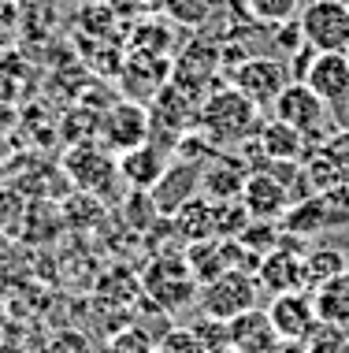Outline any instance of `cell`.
<instances>
[{
	"mask_svg": "<svg viewBox=\"0 0 349 353\" xmlns=\"http://www.w3.org/2000/svg\"><path fill=\"white\" fill-rule=\"evenodd\" d=\"M301 261H305V253H297L294 234L290 238L279 234V250H271L268 256H264L253 275H257L260 290H268L271 298L294 294V290H305V283H301Z\"/></svg>",
	"mask_w": 349,
	"mask_h": 353,
	"instance_id": "cell-8",
	"label": "cell"
},
{
	"mask_svg": "<svg viewBox=\"0 0 349 353\" xmlns=\"http://www.w3.org/2000/svg\"><path fill=\"white\" fill-rule=\"evenodd\" d=\"M63 168H67L71 183L78 186L82 194H93V197L108 194L112 183L119 179V164L108 157L105 149L89 145V141L74 145V149L67 152V157H63Z\"/></svg>",
	"mask_w": 349,
	"mask_h": 353,
	"instance_id": "cell-7",
	"label": "cell"
},
{
	"mask_svg": "<svg viewBox=\"0 0 349 353\" xmlns=\"http://www.w3.org/2000/svg\"><path fill=\"white\" fill-rule=\"evenodd\" d=\"M342 272H349V268H346V256L338 250H316V253H305V261H301V283H305L308 294L319 290L324 283H331Z\"/></svg>",
	"mask_w": 349,
	"mask_h": 353,
	"instance_id": "cell-20",
	"label": "cell"
},
{
	"mask_svg": "<svg viewBox=\"0 0 349 353\" xmlns=\"http://www.w3.org/2000/svg\"><path fill=\"white\" fill-rule=\"evenodd\" d=\"M346 4H349V0H346Z\"/></svg>",
	"mask_w": 349,
	"mask_h": 353,
	"instance_id": "cell-30",
	"label": "cell"
},
{
	"mask_svg": "<svg viewBox=\"0 0 349 353\" xmlns=\"http://www.w3.org/2000/svg\"><path fill=\"white\" fill-rule=\"evenodd\" d=\"M153 346H156V339L145 327H138V323H123L116 335L108 339V353H153Z\"/></svg>",
	"mask_w": 349,
	"mask_h": 353,
	"instance_id": "cell-23",
	"label": "cell"
},
{
	"mask_svg": "<svg viewBox=\"0 0 349 353\" xmlns=\"http://www.w3.org/2000/svg\"><path fill=\"white\" fill-rule=\"evenodd\" d=\"M45 353H93V342L86 331H78V327H63L60 335H52L49 339V350Z\"/></svg>",
	"mask_w": 349,
	"mask_h": 353,
	"instance_id": "cell-26",
	"label": "cell"
},
{
	"mask_svg": "<svg viewBox=\"0 0 349 353\" xmlns=\"http://www.w3.org/2000/svg\"><path fill=\"white\" fill-rule=\"evenodd\" d=\"M257 112L260 108L249 97H242L234 85H227V90H215L204 97L193 123H197V134L220 152V149H231V145H238V141H245L253 130H260Z\"/></svg>",
	"mask_w": 349,
	"mask_h": 353,
	"instance_id": "cell-1",
	"label": "cell"
},
{
	"mask_svg": "<svg viewBox=\"0 0 349 353\" xmlns=\"http://www.w3.org/2000/svg\"><path fill=\"white\" fill-rule=\"evenodd\" d=\"M153 353H209L190 327H171L164 339H156Z\"/></svg>",
	"mask_w": 349,
	"mask_h": 353,
	"instance_id": "cell-25",
	"label": "cell"
},
{
	"mask_svg": "<svg viewBox=\"0 0 349 353\" xmlns=\"http://www.w3.org/2000/svg\"><path fill=\"white\" fill-rule=\"evenodd\" d=\"M227 346L238 353H271L279 346V335L268 320V309H249L242 316L227 320Z\"/></svg>",
	"mask_w": 349,
	"mask_h": 353,
	"instance_id": "cell-16",
	"label": "cell"
},
{
	"mask_svg": "<svg viewBox=\"0 0 349 353\" xmlns=\"http://www.w3.org/2000/svg\"><path fill=\"white\" fill-rule=\"evenodd\" d=\"M257 145L264 152V160H286V164H297L301 152H305V134L294 130L290 123H282V119L271 116L257 130Z\"/></svg>",
	"mask_w": 349,
	"mask_h": 353,
	"instance_id": "cell-18",
	"label": "cell"
},
{
	"mask_svg": "<svg viewBox=\"0 0 349 353\" xmlns=\"http://www.w3.org/2000/svg\"><path fill=\"white\" fill-rule=\"evenodd\" d=\"M319 323H335V327H349V272L335 275L331 283H324L313 290Z\"/></svg>",
	"mask_w": 349,
	"mask_h": 353,
	"instance_id": "cell-19",
	"label": "cell"
},
{
	"mask_svg": "<svg viewBox=\"0 0 349 353\" xmlns=\"http://www.w3.org/2000/svg\"><path fill=\"white\" fill-rule=\"evenodd\" d=\"M297 26L308 49L349 52V4L346 0H308L297 12Z\"/></svg>",
	"mask_w": 349,
	"mask_h": 353,
	"instance_id": "cell-4",
	"label": "cell"
},
{
	"mask_svg": "<svg viewBox=\"0 0 349 353\" xmlns=\"http://www.w3.org/2000/svg\"><path fill=\"white\" fill-rule=\"evenodd\" d=\"M201 194V164H190V160H171V164L164 168V175H160V183L149 190V197H153L156 212L160 216H175L178 208H182L190 197Z\"/></svg>",
	"mask_w": 349,
	"mask_h": 353,
	"instance_id": "cell-10",
	"label": "cell"
},
{
	"mask_svg": "<svg viewBox=\"0 0 349 353\" xmlns=\"http://www.w3.org/2000/svg\"><path fill=\"white\" fill-rule=\"evenodd\" d=\"M268 320H271V327H275V335L286 339V342H308L319 327H324V323H319V312H316V301L308 290H294V294L271 298Z\"/></svg>",
	"mask_w": 349,
	"mask_h": 353,
	"instance_id": "cell-6",
	"label": "cell"
},
{
	"mask_svg": "<svg viewBox=\"0 0 349 353\" xmlns=\"http://www.w3.org/2000/svg\"><path fill=\"white\" fill-rule=\"evenodd\" d=\"M197 279L186 268V256L175 253H160L153 256L145 272H141V298L153 301L164 316H178L182 309L197 305Z\"/></svg>",
	"mask_w": 349,
	"mask_h": 353,
	"instance_id": "cell-2",
	"label": "cell"
},
{
	"mask_svg": "<svg viewBox=\"0 0 349 353\" xmlns=\"http://www.w3.org/2000/svg\"><path fill=\"white\" fill-rule=\"evenodd\" d=\"M301 82H305L327 108L349 104V52H316L313 68L305 71Z\"/></svg>",
	"mask_w": 349,
	"mask_h": 353,
	"instance_id": "cell-11",
	"label": "cell"
},
{
	"mask_svg": "<svg viewBox=\"0 0 349 353\" xmlns=\"http://www.w3.org/2000/svg\"><path fill=\"white\" fill-rule=\"evenodd\" d=\"M101 138H105L108 149H116L119 157L149 141V112L141 108L138 101H119L112 104L101 119Z\"/></svg>",
	"mask_w": 349,
	"mask_h": 353,
	"instance_id": "cell-9",
	"label": "cell"
},
{
	"mask_svg": "<svg viewBox=\"0 0 349 353\" xmlns=\"http://www.w3.org/2000/svg\"><path fill=\"white\" fill-rule=\"evenodd\" d=\"M238 201L245 205L249 219H260V223H279V219L294 208L286 186H282L279 179H271L268 171H249V179H245Z\"/></svg>",
	"mask_w": 349,
	"mask_h": 353,
	"instance_id": "cell-12",
	"label": "cell"
},
{
	"mask_svg": "<svg viewBox=\"0 0 349 353\" xmlns=\"http://www.w3.org/2000/svg\"><path fill=\"white\" fill-rule=\"evenodd\" d=\"M257 294H260L257 275L245 268H231L197 290V305H201V316L227 323L234 316H242V312L257 309Z\"/></svg>",
	"mask_w": 349,
	"mask_h": 353,
	"instance_id": "cell-3",
	"label": "cell"
},
{
	"mask_svg": "<svg viewBox=\"0 0 349 353\" xmlns=\"http://www.w3.org/2000/svg\"><path fill=\"white\" fill-rule=\"evenodd\" d=\"M164 4L178 23H201L209 15V0H164Z\"/></svg>",
	"mask_w": 349,
	"mask_h": 353,
	"instance_id": "cell-27",
	"label": "cell"
},
{
	"mask_svg": "<svg viewBox=\"0 0 349 353\" xmlns=\"http://www.w3.org/2000/svg\"><path fill=\"white\" fill-rule=\"evenodd\" d=\"M271 353H308V350H305V342H286V339H279V346L271 350Z\"/></svg>",
	"mask_w": 349,
	"mask_h": 353,
	"instance_id": "cell-28",
	"label": "cell"
},
{
	"mask_svg": "<svg viewBox=\"0 0 349 353\" xmlns=\"http://www.w3.org/2000/svg\"><path fill=\"white\" fill-rule=\"evenodd\" d=\"M245 179H249L245 160L227 157V152H212L201 164V194L209 201H238Z\"/></svg>",
	"mask_w": 349,
	"mask_h": 353,
	"instance_id": "cell-14",
	"label": "cell"
},
{
	"mask_svg": "<svg viewBox=\"0 0 349 353\" xmlns=\"http://www.w3.org/2000/svg\"><path fill=\"white\" fill-rule=\"evenodd\" d=\"M167 223H171L175 238L182 245H193V242H209L215 238V212H212V201L204 194L190 197L182 208H178L175 216H167Z\"/></svg>",
	"mask_w": 349,
	"mask_h": 353,
	"instance_id": "cell-17",
	"label": "cell"
},
{
	"mask_svg": "<svg viewBox=\"0 0 349 353\" xmlns=\"http://www.w3.org/2000/svg\"><path fill=\"white\" fill-rule=\"evenodd\" d=\"M245 12H249L257 23L264 26H282V23H294L301 12V0H242Z\"/></svg>",
	"mask_w": 349,
	"mask_h": 353,
	"instance_id": "cell-21",
	"label": "cell"
},
{
	"mask_svg": "<svg viewBox=\"0 0 349 353\" xmlns=\"http://www.w3.org/2000/svg\"><path fill=\"white\" fill-rule=\"evenodd\" d=\"M209 353H238L234 346H220V350H209Z\"/></svg>",
	"mask_w": 349,
	"mask_h": 353,
	"instance_id": "cell-29",
	"label": "cell"
},
{
	"mask_svg": "<svg viewBox=\"0 0 349 353\" xmlns=\"http://www.w3.org/2000/svg\"><path fill=\"white\" fill-rule=\"evenodd\" d=\"M271 116L282 119V123H290V127L301 130V134H308V130H316L319 123H324L327 104L319 101L305 82H290L286 90L275 97V104H271Z\"/></svg>",
	"mask_w": 349,
	"mask_h": 353,
	"instance_id": "cell-13",
	"label": "cell"
},
{
	"mask_svg": "<svg viewBox=\"0 0 349 353\" xmlns=\"http://www.w3.org/2000/svg\"><path fill=\"white\" fill-rule=\"evenodd\" d=\"M116 164H119V179H123L130 190H145V194H149V190L160 183V175H164V168L171 164V160H167V149H164V145L145 141V145L123 152Z\"/></svg>",
	"mask_w": 349,
	"mask_h": 353,
	"instance_id": "cell-15",
	"label": "cell"
},
{
	"mask_svg": "<svg viewBox=\"0 0 349 353\" xmlns=\"http://www.w3.org/2000/svg\"><path fill=\"white\" fill-rule=\"evenodd\" d=\"M308 353H349V327H335V323H324L313 339L305 342Z\"/></svg>",
	"mask_w": 349,
	"mask_h": 353,
	"instance_id": "cell-24",
	"label": "cell"
},
{
	"mask_svg": "<svg viewBox=\"0 0 349 353\" xmlns=\"http://www.w3.org/2000/svg\"><path fill=\"white\" fill-rule=\"evenodd\" d=\"M215 212V238H238L249 227V212L242 201H212Z\"/></svg>",
	"mask_w": 349,
	"mask_h": 353,
	"instance_id": "cell-22",
	"label": "cell"
},
{
	"mask_svg": "<svg viewBox=\"0 0 349 353\" xmlns=\"http://www.w3.org/2000/svg\"><path fill=\"white\" fill-rule=\"evenodd\" d=\"M231 85L242 93V97H249L257 108L264 104H275V97L290 85V68L275 56H249V60H242L238 68L231 74Z\"/></svg>",
	"mask_w": 349,
	"mask_h": 353,
	"instance_id": "cell-5",
	"label": "cell"
}]
</instances>
